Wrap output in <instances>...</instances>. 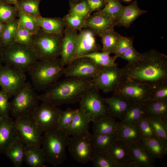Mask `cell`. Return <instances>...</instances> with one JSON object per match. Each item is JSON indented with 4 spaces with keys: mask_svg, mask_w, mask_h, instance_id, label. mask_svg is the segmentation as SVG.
<instances>
[{
    "mask_svg": "<svg viewBox=\"0 0 167 167\" xmlns=\"http://www.w3.org/2000/svg\"><path fill=\"white\" fill-rule=\"evenodd\" d=\"M130 157L140 167H154L155 159L146 150L142 144L138 141L130 146Z\"/></svg>",
    "mask_w": 167,
    "mask_h": 167,
    "instance_id": "44dd1931",
    "label": "cell"
},
{
    "mask_svg": "<svg viewBox=\"0 0 167 167\" xmlns=\"http://www.w3.org/2000/svg\"><path fill=\"white\" fill-rule=\"evenodd\" d=\"M37 20L40 28L47 32L63 34L66 27L63 18L44 17L41 16Z\"/></svg>",
    "mask_w": 167,
    "mask_h": 167,
    "instance_id": "f1b7e54d",
    "label": "cell"
},
{
    "mask_svg": "<svg viewBox=\"0 0 167 167\" xmlns=\"http://www.w3.org/2000/svg\"><path fill=\"white\" fill-rule=\"evenodd\" d=\"M95 152H107L118 139L117 132L106 135H93Z\"/></svg>",
    "mask_w": 167,
    "mask_h": 167,
    "instance_id": "1f68e13d",
    "label": "cell"
},
{
    "mask_svg": "<svg viewBox=\"0 0 167 167\" xmlns=\"http://www.w3.org/2000/svg\"><path fill=\"white\" fill-rule=\"evenodd\" d=\"M110 54L108 53L98 51L91 53L82 57L90 59L98 66L104 68L117 65L115 62L116 59L113 56H110Z\"/></svg>",
    "mask_w": 167,
    "mask_h": 167,
    "instance_id": "8d00e7d4",
    "label": "cell"
},
{
    "mask_svg": "<svg viewBox=\"0 0 167 167\" xmlns=\"http://www.w3.org/2000/svg\"><path fill=\"white\" fill-rule=\"evenodd\" d=\"M19 25L18 19L4 24L0 34V44L2 47L14 43L15 36Z\"/></svg>",
    "mask_w": 167,
    "mask_h": 167,
    "instance_id": "836d02e7",
    "label": "cell"
},
{
    "mask_svg": "<svg viewBox=\"0 0 167 167\" xmlns=\"http://www.w3.org/2000/svg\"><path fill=\"white\" fill-rule=\"evenodd\" d=\"M117 133L118 139L129 146L141 138V135L136 123L126 125L120 123Z\"/></svg>",
    "mask_w": 167,
    "mask_h": 167,
    "instance_id": "4316f807",
    "label": "cell"
},
{
    "mask_svg": "<svg viewBox=\"0 0 167 167\" xmlns=\"http://www.w3.org/2000/svg\"><path fill=\"white\" fill-rule=\"evenodd\" d=\"M144 115V104H133L120 123L126 125L136 124Z\"/></svg>",
    "mask_w": 167,
    "mask_h": 167,
    "instance_id": "e575fe53",
    "label": "cell"
},
{
    "mask_svg": "<svg viewBox=\"0 0 167 167\" xmlns=\"http://www.w3.org/2000/svg\"><path fill=\"white\" fill-rule=\"evenodd\" d=\"M65 67L58 58L38 60L28 71L32 85L36 90L45 91L64 75Z\"/></svg>",
    "mask_w": 167,
    "mask_h": 167,
    "instance_id": "3957f363",
    "label": "cell"
},
{
    "mask_svg": "<svg viewBox=\"0 0 167 167\" xmlns=\"http://www.w3.org/2000/svg\"><path fill=\"white\" fill-rule=\"evenodd\" d=\"M140 56V53L133 46L120 55L118 58L127 61L128 63H131L137 61Z\"/></svg>",
    "mask_w": 167,
    "mask_h": 167,
    "instance_id": "816d5d0a",
    "label": "cell"
},
{
    "mask_svg": "<svg viewBox=\"0 0 167 167\" xmlns=\"http://www.w3.org/2000/svg\"><path fill=\"white\" fill-rule=\"evenodd\" d=\"M123 7L118 0H111L108 2L100 10L117 20L121 14Z\"/></svg>",
    "mask_w": 167,
    "mask_h": 167,
    "instance_id": "7bdbcfd3",
    "label": "cell"
},
{
    "mask_svg": "<svg viewBox=\"0 0 167 167\" xmlns=\"http://www.w3.org/2000/svg\"><path fill=\"white\" fill-rule=\"evenodd\" d=\"M107 152L114 160L121 164L122 167H127L128 163L131 161L130 147L118 139Z\"/></svg>",
    "mask_w": 167,
    "mask_h": 167,
    "instance_id": "484cf974",
    "label": "cell"
},
{
    "mask_svg": "<svg viewBox=\"0 0 167 167\" xmlns=\"http://www.w3.org/2000/svg\"><path fill=\"white\" fill-rule=\"evenodd\" d=\"M24 162L30 167H43L46 161L42 148L26 146Z\"/></svg>",
    "mask_w": 167,
    "mask_h": 167,
    "instance_id": "f546056e",
    "label": "cell"
},
{
    "mask_svg": "<svg viewBox=\"0 0 167 167\" xmlns=\"http://www.w3.org/2000/svg\"><path fill=\"white\" fill-rule=\"evenodd\" d=\"M25 73L9 65H0V86L9 99L14 96L26 83Z\"/></svg>",
    "mask_w": 167,
    "mask_h": 167,
    "instance_id": "7c38bea8",
    "label": "cell"
},
{
    "mask_svg": "<svg viewBox=\"0 0 167 167\" xmlns=\"http://www.w3.org/2000/svg\"><path fill=\"white\" fill-rule=\"evenodd\" d=\"M136 124L140 131L141 138L148 139L156 136L153 128L148 118L143 117Z\"/></svg>",
    "mask_w": 167,
    "mask_h": 167,
    "instance_id": "7dc6e473",
    "label": "cell"
},
{
    "mask_svg": "<svg viewBox=\"0 0 167 167\" xmlns=\"http://www.w3.org/2000/svg\"><path fill=\"white\" fill-rule=\"evenodd\" d=\"M92 161L95 167H122L121 164L113 159L107 152H95Z\"/></svg>",
    "mask_w": 167,
    "mask_h": 167,
    "instance_id": "74e56055",
    "label": "cell"
},
{
    "mask_svg": "<svg viewBox=\"0 0 167 167\" xmlns=\"http://www.w3.org/2000/svg\"><path fill=\"white\" fill-rule=\"evenodd\" d=\"M79 102V108L91 122L110 116L104 98L101 96L99 90L94 86L84 93Z\"/></svg>",
    "mask_w": 167,
    "mask_h": 167,
    "instance_id": "ba28073f",
    "label": "cell"
},
{
    "mask_svg": "<svg viewBox=\"0 0 167 167\" xmlns=\"http://www.w3.org/2000/svg\"><path fill=\"white\" fill-rule=\"evenodd\" d=\"M1 116V115H0V117Z\"/></svg>",
    "mask_w": 167,
    "mask_h": 167,
    "instance_id": "94428289",
    "label": "cell"
},
{
    "mask_svg": "<svg viewBox=\"0 0 167 167\" xmlns=\"http://www.w3.org/2000/svg\"><path fill=\"white\" fill-rule=\"evenodd\" d=\"M69 13L80 16L86 19L91 16L92 13L85 0L76 3H69Z\"/></svg>",
    "mask_w": 167,
    "mask_h": 167,
    "instance_id": "bcb514c9",
    "label": "cell"
},
{
    "mask_svg": "<svg viewBox=\"0 0 167 167\" xmlns=\"http://www.w3.org/2000/svg\"><path fill=\"white\" fill-rule=\"evenodd\" d=\"M150 100L167 101V83L159 84L154 87Z\"/></svg>",
    "mask_w": 167,
    "mask_h": 167,
    "instance_id": "c3c4849f",
    "label": "cell"
},
{
    "mask_svg": "<svg viewBox=\"0 0 167 167\" xmlns=\"http://www.w3.org/2000/svg\"><path fill=\"white\" fill-rule=\"evenodd\" d=\"M65 67L64 75L66 77L92 79L103 68L96 65L91 59L85 57L72 60Z\"/></svg>",
    "mask_w": 167,
    "mask_h": 167,
    "instance_id": "5bb4252c",
    "label": "cell"
},
{
    "mask_svg": "<svg viewBox=\"0 0 167 167\" xmlns=\"http://www.w3.org/2000/svg\"><path fill=\"white\" fill-rule=\"evenodd\" d=\"M66 24L71 28L79 31L84 28L86 19L80 16L68 13L63 18Z\"/></svg>",
    "mask_w": 167,
    "mask_h": 167,
    "instance_id": "f6af8a7d",
    "label": "cell"
},
{
    "mask_svg": "<svg viewBox=\"0 0 167 167\" xmlns=\"http://www.w3.org/2000/svg\"><path fill=\"white\" fill-rule=\"evenodd\" d=\"M93 134L89 132L70 136L67 147L70 154L78 162L86 164L92 161L95 153Z\"/></svg>",
    "mask_w": 167,
    "mask_h": 167,
    "instance_id": "9c48e42d",
    "label": "cell"
},
{
    "mask_svg": "<svg viewBox=\"0 0 167 167\" xmlns=\"http://www.w3.org/2000/svg\"><path fill=\"white\" fill-rule=\"evenodd\" d=\"M146 12L139 7L136 1L128 6H123L121 14L117 21V26L128 28L138 17Z\"/></svg>",
    "mask_w": 167,
    "mask_h": 167,
    "instance_id": "603a6c76",
    "label": "cell"
},
{
    "mask_svg": "<svg viewBox=\"0 0 167 167\" xmlns=\"http://www.w3.org/2000/svg\"><path fill=\"white\" fill-rule=\"evenodd\" d=\"M60 58L64 66L68 65L72 61L76 49L78 33L74 30L66 26L63 33Z\"/></svg>",
    "mask_w": 167,
    "mask_h": 167,
    "instance_id": "d6986e66",
    "label": "cell"
},
{
    "mask_svg": "<svg viewBox=\"0 0 167 167\" xmlns=\"http://www.w3.org/2000/svg\"><path fill=\"white\" fill-rule=\"evenodd\" d=\"M4 26V24L0 22V34L1 33Z\"/></svg>",
    "mask_w": 167,
    "mask_h": 167,
    "instance_id": "6f0895ef",
    "label": "cell"
},
{
    "mask_svg": "<svg viewBox=\"0 0 167 167\" xmlns=\"http://www.w3.org/2000/svg\"><path fill=\"white\" fill-rule=\"evenodd\" d=\"M93 135H106L116 132L119 128L120 122L115 118L109 116L102 118L92 122Z\"/></svg>",
    "mask_w": 167,
    "mask_h": 167,
    "instance_id": "cb8c5ba5",
    "label": "cell"
},
{
    "mask_svg": "<svg viewBox=\"0 0 167 167\" xmlns=\"http://www.w3.org/2000/svg\"><path fill=\"white\" fill-rule=\"evenodd\" d=\"M2 47L0 44V65L2 64Z\"/></svg>",
    "mask_w": 167,
    "mask_h": 167,
    "instance_id": "9f6ffc18",
    "label": "cell"
},
{
    "mask_svg": "<svg viewBox=\"0 0 167 167\" xmlns=\"http://www.w3.org/2000/svg\"><path fill=\"white\" fill-rule=\"evenodd\" d=\"M2 62L5 64L28 72L30 67L39 59L32 48L14 42L2 50Z\"/></svg>",
    "mask_w": 167,
    "mask_h": 167,
    "instance_id": "5b68a950",
    "label": "cell"
},
{
    "mask_svg": "<svg viewBox=\"0 0 167 167\" xmlns=\"http://www.w3.org/2000/svg\"><path fill=\"white\" fill-rule=\"evenodd\" d=\"M122 79L121 68L117 65L102 68L92 79L93 86L105 93L114 92Z\"/></svg>",
    "mask_w": 167,
    "mask_h": 167,
    "instance_id": "9a60e30c",
    "label": "cell"
},
{
    "mask_svg": "<svg viewBox=\"0 0 167 167\" xmlns=\"http://www.w3.org/2000/svg\"><path fill=\"white\" fill-rule=\"evenodd\" d=\"M109 115L122 120L133 104L119 94L114 93L110 97L104 98Z\"/></svg>",
    "mask_w": 167,
    "mask_h": 167,
    "instance_id": "ffe728a7",
    "label": "cell"
},
{
    "mask_svg": "<svg viewBox=\"0 0 167 167\" xmlns=\"http://www.w3.org/2000/svg\"><path fill=\"white\" fill-rule=\"evenodd\" d=\"M13 97L10 102V114L15 119L31 117L39 105L38 95L29 82H26Z\"/></svg>",
    "mask_w": 167,
    "mask_h": 167,
    "instance_id": "8992f818",
    "label": "cell"
},
{
    "mask_svg": "<svg viewBox=\"0 0 167 167\" xmlns=\"http://www.w3.org/2000/svg\"><path fill=\"white\" fill-rule=\"evenodd\" d=\"M93 86L92 79L68 77L57 81L38 95L40 101L58 106L79 102L84 93Z\"/></svg>",
    "mask_w": 167,
    "mask_h": 167,
    "instance_id": "7a4b0ae2",
    "label": "cell"
},
{
    "mask_svg": "<svg viewBox=\"0 0 167 167\" xmlns=\"http://www.w3.org/2000/svg\"><path fill=\"white\" fill-rule=\"evenodd\" d=\"M14 122L18 138L26 146L41 147L42 133L31 117L19 118L15 119Z\"/></svg>",
    "mask_w": 167,
    "mask_h": 167,
    "instance_id": "4fadbf2b",
    "label": "cell"
},
{
    "mask_svg": "<svg viewBox=\"0 0 167 167\" xmlns=\"http://www.w3.org/2000/svg\"><path fill=\"white\" fill-rule=\"evenodd\" d=\"M41 101L31 117L42 133L58 129L59 117L62 110L48 102Z\"/></svg>",
    "mask_w": 167,
    "mask_h": 167,
    "instance_id": "8fae6325",
    "label": "cell"
},
{
    "mask_svg": "<svg viewBox=\"0 0 167 167\" xmlns=\"http://www.w3.org/2000/svg\"><path fill=\"white\" fill-rule=\"evenodd\" d=\"M76 111V109L70 108L62 110L59 118L58 129L64 131L69 127L74 119Z\"/></svg>",
    "mask_w": 167,
    "mask_h": 167,
    "instance_id": "ee69618b",
    "label": "cell"
},
{
    "mask_svg": "<svg viewBox=\"0 0 167 167\" xmlns=\"http://www.w3.org/2000/svg\"><path fill=\"white\" fill-rule=\"evenodd\" d=\"M41 0H20L14 5H17L37 20L41 16L39 5Z\"/></svg>",
    "mask_w": 167,
    "mask_h": 167,
    "instance_id": "f35d334b",
    "label": "cell"
},
{
    "mask_svg": "<svg viewBox=\"0 0 167 167\" xmlns=\"http://www.w3.org/2000/svg\"><path fill=\"white\" fill-rule=\"evenodd\" d=\"M148 118L153 128L156 137L167 143V117Z\"/></svg>",
    "mask_w": 167,
    "mask_h": 167,
    "instance_id": "ab89813d",
    "label": "cell"
},
{
    "mask_svg": "<svg viewBox=\"0 0 167 167\" xmlns=\"http://www.w3.org/2000/svg\"><path fill=\"white\" fill-rule=\"evenodd\" d=\"M63 36V34L47 32L40 28L33 34V49L38 59H54L60 56Z\"/></svg>",
    "mask_w": 167,
    "mask_h": 167,
    "instance_id": "52a82bcc",
    "label": "cell"
},
{
    "mask_svg": "<svg viewBox=\"0 0 167 167\" xmlns=\"http://www.w3.org/2000/svg\"><path fill=\"white\" fill-rule=\"evenodd\" d=\"M88 7L92 13L102 9L105 6V3L102 0H85Z\"/></svg>",
    "mask_w": 167,
    "mask_h": 167,
    "instance_id": "f5cc1de1",
    "label": "cell"
},
{
    "mask_svg": "<svg viewBox=\"0 0 167 167\" xmlns=\"http://www.w3.org/2000/svg\"><path fill=\"white\" fill-rule=\"evenodd\" d=\"M155 87L122 79L113 92L125 97L132 104H145L150 100Z\"/></svg>",
    "mask_w": 167,
    "mask_h": 167,
    "instance_id": "30bf717a",
    "label": "cell"
},
{
    "mask_svg": "<svg viewBox=\"0 0 167 167\" xmlns=\"http://www.w3.org/2000/svg\"><path fill=\"white\" fill-rule=\"evenodd\" d=\"M121 36L114 29L106 31L100 36L102 45L101 52L114 53Z\"/></svg>",
    "mask_w": 167,
    "mask_h": 167,
    "instance_id": "d6a6232c",
    "label": "cell"
},
{
    "mask_svg": "<svg viewBox=\"0 0 167 167\" xmlns=\"http://www.w3.org/2000/svg\"><path fill=\"white\" fill-rule=\"evenodd\" d=\"M69 137L64 131L58 129L44 133L41 146L46 162L56 167L66 161L65 149Z\"/></svg>",
    "mask_w": 167,
    "mask_h": 167,
    "instance_id": "277c9868",
    "label": "cell"
},
{
    "mask_svg": "<svg viewBox=\"0 0 167 167\" xmlns=\"http://www.w3.org/2000/svg\"><path fill=\"white\" fill-rule=\"evenodd\" d=\"M14 42L20 44L33 48V34L19 24L15 36Z\"/></svg>",
    "mask_w": 167,
    "mask_h": 167,
    "instance_id": "b9f144b4",
    "label": "cell"
},
{
    "mask_svg": "<svg viewBox=\"0 0 167 167\" xmlns=\"http://www.w3.org/2000/svg\"><path fill=\"white\" fill-rule=\"evenodd\" d=\"M14 120L10 117H0V154H5L17 138Z\"/></svg>",
    "mask_w": 167,
    "mask_h": 167,
    "instance_id": "ac0fdd59",
    "label": "cell"
},
{
    "mask_svg": "<svg viewBox=\"0 0 167 167\" xmlns=\"http://www.w3.org/2000/svg\"><path fill=\"white\" fill-rule=\"evenodd\" d=\"M102 0L106 4L108 2L111 0Z\"/></svg>",
    "mask_w": 167,
    "mask_h": 167,
    "instance_id": "680465c9",
    "label": "cell"
},
{
    "mask_svg": "<svg viewBox=\"0 0 167 167\" xmlns=\"http://www.w3.org/2000/svg\"><path fill=\"white\" fill-rule=\"evenodd\" d=\"M125 1H128V2H129V1H131V0H124Z\"/></svg>",
    "mask_w": 167,
    "mask_h": 167,
    "instance_id": "91938a15",
    "label": "cell"
},
{
    "mask_svg": "<svg viewBox=\"0 0 167 167\" xmlns=\"http://www.w3.org/2000/svg\"><path fill=\"white\" fill-rule=\"evenodd\" d=\"M9 99L6 93L0 90V114L2 116L10 117V102Z\"/></svg>",
    "mask_w": 167,
    "mask_h": 167,
    "instance_id": "f907efd6",
    "label": "cell"
},
{
    "mask_svg": "<svg viewBox=\"0 0 167 167\" xmlns=\"http://www.w3.org/2000/svg\"><path fill=\"white\" fill-rule=\"evenodd\" d=\"M121 69L122 79L153 87L167 83V56L155 49L140 53L137 61Z\"/></svg>",
    "mask_w": 167,
    "mask_h": 167,
    "instance_id": "6da1fadb",
    "label": "cell"
},
{
    "mask_svg": "<svg viewBox=\"0 0 167 167\" xmlns=\"http://www.w3.org/2000/svg\"><path fill=\"white\" fill-rule=\"evenodd\" d=\"M144 117L147 118L167 117V101L150 100L144 104Z\"/></svg>",
    "mask_w": 167,
    "mask_h": 167,
    "instance_id": "4dcf8cb0",
    "label": "cell"
},
{
    "mask_svg": "<svg viewBox=\"0 0 167 167\" xmlns=\"http://www.w3.org/2000/svg\"><path fill=\"white\" fill-rule=\"evenodd\" d=\"M95 35L91 30L88 28L79 31L72 61L91 53L98 51L100 48L96 44Z\"/></svg>",
    "mask_w": 167,
    "mask_h": 167,
    "instance_id": "e0dca14e",
    "label": "cell"
},
{
    "mask_svg": "<svg viewBox=\"0 0 167 167\" xmlns=\"http://www.w3.org/2000/svg\"><path fill=\"white\" fill-rule=\"evenodd\" d=\"M69 3H76L85 0H68Z\"/></svg>",
    "mask_w": 167,
    "mask_h": 167,
    "instance_id": "11a10c76",
    "label": "cell"
},
{
    "mask_svg": "<svg viewBox=\"0 0 167 167\" xmlns=\"http://www.w3.org/2000/svg\"><path fill=\"white\" fill-rule=\"evenodd\" d=\"M3 2L10 4H14L20 0H0Z\"/></svg>",
    "mask_w": 167,
    "mask_h": 167,
    "instance_id": "db71d44e",
    "label": "cell"
},
{
    "mask_svg": "<svg viewBox=\"0 0 167 167\" xmlns=\"http://www.w3.org/2000/svg\"><path fill=\"white\" fill-rule=\"evenodd\" d=\"M139 141L155 159H161L167 153V143L156 136L148 139L141 138Z\"/></svg>",
    "mask_w": 167,
    "mask_h": 167,
    "instance_id": "d4e9b609",
    "label": "cell"
},
{
    "mask_svg": "<svg viewBox=\"0 0 167 167\" xmlns=\"http://www.w3.org/2000/svg\"><path fill=\"white\" fill-rule=\"evenodd\" d=\"M90 122L88 117L79 108L76 109L72 123L64 131L69 136L88 133Z\"/></svg>",
    "mask_w": 167,
    "mask_h": 167,
    "instance_id": "7402d4cb",
    "label": "cell"
},
{
    "mask_svg": "<svg viewBox=\"0 0 167 167\" xmlns=\"http://www.w3.org/2000/svg\"><path fill=\"white\" fill-rule=\"evenodd\" d=\"M117 21L100 10L86 20L84 28L90 29L96 35L100 37L106 31L113 29L117 26Z\"/></svg>",
    "mask_w": 167,
    "mask_h": 167,
    "instance_id": "2e32d148",
    "label": "cell"
},
{
    "mask_svg": "<svg viewBox=\"0 0 167 167\" xmlns=\"http://www.w3.org/2000/svg\"><path fill=\"white\" fill-rule=\"evenodd\" d=\"M18 12L16 7L0 0V22L4 24L16 19Z\"/></svg>",
    "mask_w": 167,
    "mask_h": 167,
    "instance_id": "60d3db41",
    "label": "cell"
},
{
    "mask_svg": "<svg viewBox=\"0 0 167 167\" xmlns=\"http://www.w3.org/2000/svg\"><path fill=\"white\" fill-rule=\"evenodd\" d=\"M26 145L18 138L5 154L15 167H21L25 161Z\"/></svg>",
    "mask_w": 167,
    "mask_h": 167,
    "instance_id": "83f0119b",
    "label": "cell"
},
{
    "mask_svg": "<svg viewBox=\"0 0 167 167\" xmlns=\"http://www.w3.org/2000/svg\"><path fill=\"white\" fill-rule=\"evenodd\" d=\"M133 46V40L131 37L121 36L116 47L113 57L116 59L122 54Z\"/></svg>",
    "mask_w": 167,
    "mask_h": 167,
    "instance_id": "681fc988",
    "label": "cell"
},
{
    "mask_svg": "<svg viewBox=\"0 0 167 167\" xmlns=\"http://www.w3.org/2000/svg\"><path fill=\"white\" fill-rule=\"evenodd\" d=\"M14 5L18 11L19 24L29 32L34 34L40 28L38 21L17 5Z\"/></svg>",
    "mask_w": 167,
    "mask_h": 167,
    "instance_id": "d590c367",
    "label": "cell"
}]
</instances>
